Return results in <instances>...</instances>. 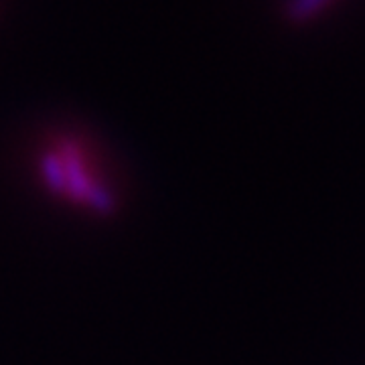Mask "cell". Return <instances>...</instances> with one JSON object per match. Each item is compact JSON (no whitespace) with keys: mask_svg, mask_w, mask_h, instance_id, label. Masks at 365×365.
<instances>
[{"mask_svg":"<svg viewBox=\"0 0 365 365\" xmlns=\"http://www.w3.org/2000/svg\"><path fill=\"white\" fill-rule=\"evenodd\" d=\"M325 2L327 0H294L292 6H290V11H292V14L297 19H304V16L313 14L314 11H319Z\"/></svg>","mask_w":365,"mask_h":365,"instance_id":"obj_2","label":"cell"},{"mask_svg":"<svg viewBox=\"0 0 365 365\" xmlns=\"http://www.w3.org/2000/svg\"><path fill=\"white\" fill-rule=\"evenodd\" d=\"M33 170L41 189L61 205L93 217H110L118 211L120 199L104 158L79 134L57 132L45 138L35 153Z\"/></svg>","mask_w":365,"mask_h":365,"instance_id":"obj_1","label":"cell"}]
</instances>
